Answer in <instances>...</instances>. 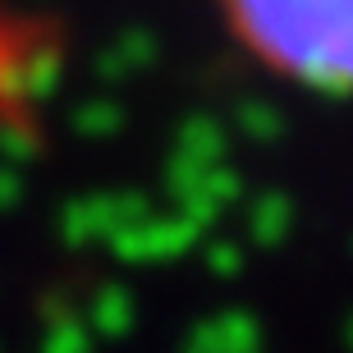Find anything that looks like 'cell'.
Wrapping results in <instances>:
<instances>
[{
	"mask_svg": "<svg viewBox=\"0 0 353 353\" xmlns=\"http://www.w3.org/2000/svg\"><path fill=\"white\" fill-rule=\"evenodd\" d=\"M266 65L307 88L353 92V0H225Z\"/></svg>",
	"mask_w": 353,
	"mask_h": 353,
	"instance_id": "obj_1",
	"label": "cell"
},
{
	"mask_svg": "<svg viewBox=\"0 0 353 353\" xmlns=\"http://www.w3.org/2000/svg\"><path fill=\"white\" fill-rule=\"evenodd\" d=\"M197 239V225L193 221H138L129 225L115 243V252L124 262H165V257H179L188 243Z\"/></svg>",
	"mask_w": 353,
	"mask_h": 353,
	"instance_id": "obj_2",
	"label": "cell"
},
{
	"mask_svg": "<svg viewBox=\"0 0 353 353\" xmlns=\"http://www.w3.org/2000/svg\"><path fill=\"white\" fill-rule=\"evenodd\" d=\"M262 344V330L248 312H225V316H211L188 335L183 353H257Z\"/></svg>",
	"mask_w": 353,
	"mask_h": 353,
	"instance_id": "obj_3",
	"label": "cell"
},
{
	"mask_svg": "<svg viewBox=\"0 0 353 353\" xmlns=\"http://www.w3.org/2000/svg\"><path fill=\"white\" fill-rule=\"evenodd\" d=\"M133 294L119 285H105L97 299H92V326L101 330V335H110V340H119V335H129L133 330Z\"/></svg>",
	"mask_w": 353,
	"mask_h": 353,
	"instance_id": "obj_4",
	"label": "cell"
},
{
	"mask_svg": "<svg viewBox=\"0 0 353 353\" xmlns=\"http://www.w3.org/2000/svg\"><path fill=\"white\" fill-rule=\"evenodd\" d=\"M152 55H157V41L147 37V32H124V37H119L115 46L101 55V74L110 83H115V79H129L133 69L152 65Z\"/></svg>",
	"mask_w": 353,
	"mask_h": 353,
	"instance_id": "obj_5",
	"label": "cell"
},
{
	"mask_svg": "<svg viewBox=\"0 0 353 353\" xmlns=\"http://www.w3.org/2000/svg\"><path fill=\"white\" fill-rule=\"evenodd\" d=\"M289 225H294V202H289L285 193H266L252 202V234H257V243H280V239L289 234Z\"/></svg>",
	"mask_w": 353,
	"mask_h": 353,
	"instance_id": "obj_6",
	"label": "cell"
},
{
	"mask_svg": "<svg viewBox=\"0 0 353 353\" xmlns=\"http://www.w3.org/2000/svg\"><path fill=\"white\" fill-rule=\"evenodd\" d=\"M239 129L248 133V138H257V143H271V138L285 133V115L266 101H243L239 105Z\"/></svg>",
	"mask_w": 353,
	"mask_h": 353,
	"instance_id": "obj_7",
	"label": "cell"
},
{
	"mask_svg": "<svg viewBox=\"0 0 353 353\" xmlns=\"http://www.w3.org/2000/svg\"><path fill=\"white\" fill-rule=\"evenodd\" d=\"M55 88H60V55L41 51L23 60V97H51Z\"/></svg>",
	"mask_w": 353,
	"mask_h": 353,
	"instance_id": "obj_8",
	"label": "cell"
},
{
	"mask_svg": "<svg viewBox=\"0 0 353 353\" xmlns=\"http://www.w3.org/2000/svg\"><path fill=\"white\" fill-rule=\"evenodd\" d=\"M119 119H124V110H119L115 101H88V105L74 110V124H79L83 138H105V133H115Z\"/></svg>",
	"mask_w": 353,
	"mask_h": 353,
	"instance_id": "obj_9",
	"label": "cell"
},
{
	"mask_svg": "<svg viewBox=\"0 0 353 353\" xmlns=\"http://www.w3.org/2000/svg\"><path fill=\"white\" fill-rule=\"evenodd\" d=\"M46 353H88V335H83V326L65 316V321L46 335Z\"/></svg>",
	"mask_w": 353,
	"mask_h": 353,
	"instance_id": "obj_10",
	"label": "cell"
},
{
	"mask_svg": "<svg viewBox=\"0 0 353 353\" xmlns=\"http://www.w3.org/2000/svg\"><path fill=\"white\" fill-rule=\"evenodd\" d=\"M207 262L216 266V275H239L243 271V248H234V243H207Z\"/></svg>",
	"mask_w": 353,
	"mask_h": 353,
	"instance_id": "obj_11",
	"label": "cell"
},
{
	"mask_svg": "<svg viewBox=\"0 0 353 353\" xmlns=\"http://www.w3.org/2000/svg\"><path fill=\"white\" fill-rule=\"evenodd\" d=\"M19 197H23V174H19V165H0V211L19 207Z\"/></svg>",
	"mask_w": 353,
	"mask_h": 353,
	"instance_id": "obj_12",
	"label": "cell"
}]
</instances>
